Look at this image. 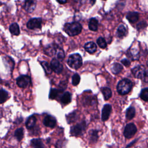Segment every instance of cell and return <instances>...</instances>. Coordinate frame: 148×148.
Segmentation results:
<instances>
[{"label":"cell","mask_w":148,"mask_h":148,"mask_svg":"<svg viewBox=\"0 0 148 148\" xmlns=\"http://www.w3.org/2000/svg\"><path fill=\"white\" fill-rule=\"evenodd\" d=\"M112 110L111 105L109 104H106L102 110V121H106L108 119Z\"/></svg>","instance_id":"obj_13"},{"label":"cell","mask_w":148,"mask_h":148,"mask_svg":"<svg viewBox=\"0 0 148 148\" xmlns=\"http://www.w3.org/2000/svg\"><path fill=\"white\" fill-rule=\"evenodd\" d=\"M41 65L42 66L43 69L45 70L46 74H50L52 72V69L50 65L46 61H42L40 62Z\"/></svg>","instance_id":"obj_27"},{"label":"cell","mask_w":148,"mask_h":148,"mask_svg":"<svg viewBox=\"0 0 148 148\" xmlns=\"http://www.w3.org/2000/svg\"><path fill=\"white\" fill-rule=\"evenodd\" d=\"M56 1L61 4H64L67 2V0H56Z\"/></svg>","instance_id":"obj_38"},{"label":"cell","mask_w":148,"mask_h":148,"mask_svg":"<svg viewBox=\"0 0 148 148\" xmlns=\"http://www.w3.org/2000/svg\"><path fill=\"white\" fill-rule=\"evenodd\" d=\"M9 31L10 33L14 35L17 36L20 34V28L16 23H13L9 26Z\"/></svg>","instance_id":"obj_17"},{"label":"cell","mask_w":148,"mask_h":148,"mask_svg":"<svg viewBox=\"0 0 148 148\" xmlns=\"http://www.w3.org/2000/svg\"><path fill=\"white\" fill-rule=\"evenodd\" d=\"M75 117V114H74V113H71V114H69L66 118V120L68 123H71V122L73 121Z\"/></svg>","instance_id":"obj_35"},{"label":"cell","mask_w":148,"mask_h":148,"mask_svg":"<svg viewBox=\"0 0 148 148\" xmlns=\"http://www.w3.org/2000/svg\"><path fill=\"white\" fill-rule=\"evenodd\" d=\"M2 5V2L0 1V6H1Z\"/></svg>","instance_id":"obj_40"},{"label":"cell","mask_w":148,"mask_h":148,"mask_svg":"<svg viewBox=\"0 0 148 148\" xmlns=\"http://www.w3.org/2000/svg\"><path fill=\"white\" fill-rule=\"evenodd\" d=\"M132 87V82L127 79H124L119 82L117 86V92L121 95L128 94Z\"/></svg>","instance_id":"obj_2"},{"label":"cell","mask_w":148,"mask_h":148,"mask_svg":"<svg viewBox=\"0 0 148 148\" xmlns=\"http://www.w3.org/2000/svg\"><path fill=\"white\" fill-rule=\"evenodd\" d=\"M86 124L85 121H82L80 123L72 127L71 129V134L73 136H79L82 135L86 130Z\"/></svg>","instance_id":"obj_4"},{"label":"cell","mask_w":148,"mask_h":148,"mask_svg":"<svg viewBox=\"0 0 148 148\" xmlns=\"http://www.w3.org/2000/svg\"><path fill=\"white\" fill-rule=\"evenodd\" d=\"M56 55L57 58L59 60H61V61H62L65 57V54H64V52L63 50L61 48L59 47H58V49L57 50V52H56Z\"/></svg>","instance_id":"obj_30"},{"label":"cell","mask_w":148,"mask_h":148,"mask_svg":"<svg viewBox=\"0 0 148 148\" xmlns=\"http://www.w3.org/2000/svg\"><path fill=\"white\" fill-rule=\"evenodd\" d=\"M3 61L5 64L8 63L9 64L8 65V66L9 67V68H11V70H12L14 67V65L13 60L9 57H5L3 58Z\"/></svg>","instance_id":"obj_29"},{"label":"cell","mask_w":148,"mask_h":148,"mask_svg":"<svg viewBox=\"0 0 148 148\" xmlns=\"http://www.w3.org/2000/svg\"><path fill=\"white\" fill-rule=\"evenodd\" d=\"M121 62L125 66H128L130 65V62L127 59H123L121 60Z\"/></svg>","instance_id":"obj_36"},{"label":"cell","mask_w":148,"mask_h":148,"mask_svg":"<svg viewBox=\"0 0 148 148\" xmlns=\"http://www.w3.org/2000/svg\"><path fill=\"white\" fill-rule=\"evenodd\" d=\"M31 144L34 148H44L42 140L39 138L33 139L31 140Z\"/></svg>","instance_id":"obj_19"},{"label":"cell","mask_w":148,"mask_h":148,"mask_svg":"<svg viewBox=\"0 0 148 148\" xmlns=\"http://www.w3.org/2000/svg\"><path fill=\"white\" fill-rule=\"evenodd\" d=\"M43 124L45 126L50 127V128H53L55 127L56 124V119L50 116V115H47L46 116L44 119H43Z\"/></svg>","instance_id":"obj_12"},{"label":"cell","mask_w":148,"mask_h":148,"mask_svg":"<svg viewBox=\"0 0 148 148\" xmlns=\"http://www.w3.org/2000/svg\"><path fill=\"white\" fill-rule=\"evenodd\" d=\"M50 66L51 68L52 71H53L54 72H56L57 73H61L63 69L62 65L56 58H53L51 61Z\"/></svg>","instance_id":"obj_10"},{"label":"cell","mask_w":148,"mask_h":148,"mask_svg":"<svg viewBox=\"0 0 148 148\" xmlns=\"http://www.w3.org/2000/svg\"><path fill=\"white\" fill-rule=\"evenodd\" d=\"M14 136L18 140L20 141L24 136V130L22 128H17L14 132Z\"/></svg>","instance_id":"obj_24"},{"label":"cell","mask_w":148,"mask_h":148,"mask_svg":"<svg viewBox=\"0 0 148 148\" xmlns=\"http://www.w3.org/2000/svg\"><path fill=\"white\" fill-rule=\"evenodd\" d=\"M36 6V0H24L23 8L28 13H32Z\"/></svg>","instance_id":"obj_9"},{"label":"cell","mask_w":148,"mask_h":148,"mask_svg":"<svg viewBox=\"0 0 148 148\" xmlns=\"http://www.w3.org/2000/svg\"><path fill=\"white\" fill-rule=\"evenodd\" d=\"M58 90L56 88H51L49 93V98L51 99H55L58 95Z\"/></svg>","instance_id":"obj_33"},{"label":"cell","mask_w":148,"mask_h":148,"mask_svg":"<svg viewBox=\"0 0 148 148\" xmlns=\"http://www.w3.org/2000/svg\"><path fill=\"white\" fill-rule=\"evenodd\" d=\"M127 19L131 23H136L139 18V14L137 12H131L128 13L126 16Z\"/></svg>","instance_id":"obj_14"},{"label":"cell","mask_w":148,"mask_h":148,"mask_svg":"<svg viewBox=\"0 0 148 148\" xmlns=\"http://www.w3.org/2000/svg\"><path fill=\"white\" fill-rule=\"evenodd\" d=\"M123 69V66L121 64L119 63H114L111 67V71L114 74H118Z\"/></svg>","instance_id":"obj_22"},{"label":"cell","mask_w":148,"mask_h":148,"mask_svg":"<svg viewBox=\"0 0 148 148\" xmlns=\"http://www.w3.org/2000/svg\"><path fill=\"white\" fill-rule=\"evenodd\" d=\"M146 72V69L142 65H138L132 69V73L134 76L138 79H143Z\"/></svg>","instance_id":"obj_6"},{"label":"cell","mask_w":148,"mask_h":148,"mask_svg":"<svg viewBox=\"0 0 148 148\" xmlns=\"http://www.w3.org/2000/svg\"><path fill=\"white\" fill-rule=\"evenodd\" d=\"M82 29V25L78 22L66 23L64 27V31L71 36H73L79 34L81 32Z\"/></svg>","instance_id":"obj_1"},{"label":"cell","mask_w":148,"mask_h":148,"mask_svg":"<svg viewBox=\"0 0 148 148\" xmlns=\"http://www.w3.org/2000/svg\"><path fill=\"white\" fill-rule=\"evenodd\" d=\"M42 20L41 18H31L27 23V27L30 29H40L42 27Z\"/></svg>","instance_id":"obj_5"},{"label":"cell","mask_w":148,"mask_h":148,"mask_svg":"<svg viewBox=\"0 0 148 148\" xmlns=\"http://www.w3.org/2000/svg\"><path fill=\"white\" fill-rule=\"evenodd\" d=\"M97 131L95 130H92L90 131V134L91 135V140L93 141H96L98 138V135H97Z\"/></svg>","instance_id":"obj_34"},{"label":"cell","mask_w":148,"mask_h":148,"mask_svg":"<svg viewBox=\"0 0 148 148\" xmlns=\"http://www.w3.org/2000/svg\"><path fill=\"white\" fill-rule=\"evenodd\" d=\"M67 63L71 68L74 69H77L82 65V58L79 54H73L69 56Z\"/></svg>","instance_id":"obj_3"},{"label":"cell","mask_w":148,"mask_h":148,"mask_svg":"<svg viewBox=\"0 0 148 148\" xmlns=\"http://www.w3.org/2000/svg\"><path fill=\"white\" fill-rule=\"evenodd\" d=\"M84 49L89 53H94L97 50V46L93 42H89L85 44Z\"/></svg>","instance_id":"obj_15"},{"label":"cell","mask_w":148,"mask_h":148,"mask_svg":"<svg viewBox=\"0 0 148 148\" xmlns=\"http://www.w3.org/2000/svg\"><path fill=\"white\" fill-rule=\"evenodd\" d=\"M31 82V78L28 75H21L16 79L17 86L21 88H25Z\"/></svg>","instance_id":"obj_8"},{"label":"cell","mask_w":148,"mask_h":148,"mask_svg":"<svg viewBox=\"0 0 148 148\" xmlns=\"http://www.w3.org/2000/svg\"><path fill=\"white\" fill-rule=\"evenodd\" d=\"M102 92L105 100L109 99L112 96L111 90L108 87H104L102 88Z\"/></svg>","instance_id":"obj_23"},{"label":"cell","mask_w":148,"mask_h":148,"mask_svg":"<svg viewBox=\"0 0 148 148\" xmlns=\"http://www.w3.org/2000/svg\"><path fill=\"white\" fill-rule=\"evenodd\" d=\"M36 117L34 115L31 116L28 118V119L26 121V123H25L26 127L28 129L33 128L36 124Z\"/></svg>","instance_id":"obj_16"},{"label":"cell","mask_w":148,"mask_h":148,"mask_svg":"<svg viewBox=\"0 0 148 148\" xmlns=\"http://www.w3.org/2000/svg\"><path fill=\"white\" fill-rule=\"evenodd\" d=\"M136 126L133 123H129L125 127L124 135L127 138H130L136 134Z\"/></svg>","instance_id":"obj_7"},{"label":"cell","mask_w":148,"mask_h":148,"mask_svg":"<svg viewBox=\"0 0 148 148\" xmlns=\"http://www.w3.org/2000/svg\"><path fill=\"white\" fill-rule=\"evenodd\" d=\"M8 97H9V95H8V92L4 90L3 89H1L0 90V103H2L5 102L7 100Z\"/></svg>","instance_id":"obj_25"},{"label":"cell","mask_w":148,"mask_h":148,"mask_svg":"<svg viewBox=\"0 0 148 148\" xmlns=\"http://www.w3.org/2000/svg\"><path fill=\"white\" fill-rule=\"evenodd\" d=\"M80 76L77 74V73H75L72 76V84L73 86H77L79 82H80Z\"/></svg>","instance_id":"obj_32"},{"label":"cell","mask_w":148,"mask_h":148,"mask_svg":"<svg viewBox=\"0 0 148 148\" xmlns=\"http://www.w3.org/2000/svg\"><path fill=\"white\" fill-rule=\"evenodd\" d=\"M98 21L95 18H91L88 23L89 29L92 31H96L98 29Z\"/></svg>","instance_id":"obj_18"},{"label":"cell","mask_w":148,"mask_h":148,"mask_svg":"<svg viewBox=\"0 0 148 148\" xmlns=\"http://www.w3.org/2000/svg\"><path fill=\"white\" fill-rule=\"evenodd\" d=\"M90 2L91 3V5H93L95 3V0H90Z\"/></svg>","instance_id":"obj_39"},{"label":"cell","mask_w":148,"mask_h":148,"mask_svg":"<svg viewBox=\"0 0 148 148\" xmlns=\"http://www.w3.org/2000/svg\"><path fill=\"white\" fill-rule=\"evenodd\" d=\"M140 97L145 101L148 102V88H143L140 94Z\"/></svg>","instance_id":"obj_28"},{"label":"cell","mask_w":148,"mask_h":148,"mask_svg":"<svg viewBox=\"0 0 148 148\" xmlns=\"http://www.w3.org/2000/svg\"><path fill=\"white\" fill-rule=\"evenodd\" d=\"M58 47L56 45L50 44L47 45L44 49L45 53L49 56H53L56 54Z\"/></svg>","instance_id":"obj_11"},{"label":"cell","mask_w":148,"mask_h":148,"mask_svg":"<svg viewBox=\"0 0 148 148\" xmlns=\"http://www.w3.org/2000/svg\"><path fill=\"white\" fill-rule=\"evenodd\" d=\"M61 102L64 104H68L71 101V94L69 92H65L61 97Z\"/></svg>","instance_id":"obj_21"},{"label":"cell","mask_w":148,"mask_h":148,"mask_svg":"<svg viewBox=\"0 0 148 148\" xmlns=\"http://www.w3.org/2000/svg\"><path fill=\"white\" fill-rule=\"evenodd\" d=\"M126 34H127L126 27L123 24L119 25L117 29V36L119 38H122L124 36L126 35Z\"/></svg>","instance_id":"obj_20"},{"label":"cell","mask_w":148,"mask_h":148,"mask_svg":"<svg viewBox=\"0 0 148 148\" xmlns=\"http://www.w3.org/2000/svg\"><path fill=\"white\" fill-rule=\"evenodd\" d=\"M97 44L98 45V46L102 49L106 48V47L107 46V44H106V42L105 39L102 37L98 38L97 40Z\"/></svg>","instance_id":"obj_31"},{"label":"cell","mask_w":148,"mask_h":148,"mask_svg":"<svg viewBox=\"0 0 148 148\" xmlns=\"http://www.w3.org/2000/svg\"><path fill=\"white\" fill-rule=\"evenodd\" d=\"M135 114V110L134 107H130L126 112V118L128 120L132 119Z\"/></svg>","instance_id":"obj_26"},{"label":"cell","mask_w":148,"mask_h":148,"mask_svg":"<svg viewBox=\"0 0 148 148\" xmlns=\"http://www.w3.org/2000/svg\"><path fill=\"white\" fill-rule=\"evenodd\" d=\"M143 80L145 82H148V69H146V72Z\"/></svg>","instance_id":"obj_37"}]
</instances>
